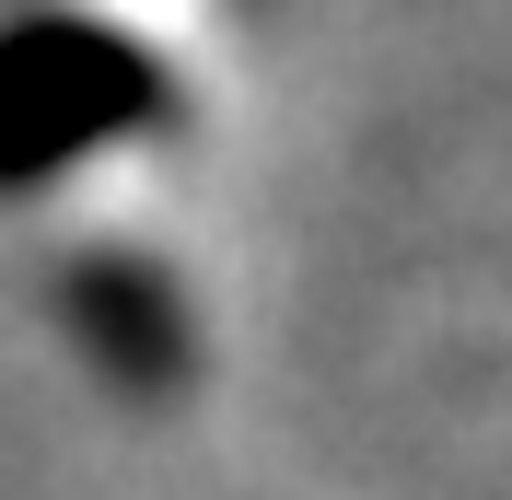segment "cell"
Here are the masks:
<instances>
[{"label":"cell","instance_id":"cell-2","mask_svg":"<svg viewBox=\"0 0 512 500\" xmlns=\"http://www.w3.org/2000/svg\"><path fill=\"white\" fill-rule=\"evenodd\" d=\"M59 314H70V338H82V361H94L105 384H128V396H175V384L198 373L187 291L163 280L152 256H128V245H94V256H70V280H59Z\"/></svg>","mask_w":512,"mask_h":500},{"label":"cell","instance_id":"cell-1","mask_svg":"<svg viewBox=\"0 0 512 500\" xmlns=\"http://www.w3.org/2000/svg\"><path fill=\"white\" fill-rule=\"evenodd\" d=\"M175 128V70L140 24L94 0H24L0 12V210L59 198L82 163Z\"/></svg>","mask_w":512,"mask_h":500}]
</instances>
